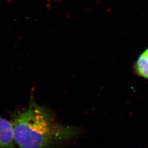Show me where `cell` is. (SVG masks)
Here are the masks:
<instances>
[{"label":"cell","instance_id":"3957f363","mask_svg":"<svg viewBox=\"0 0 148 148\" xmlns=\"http://www.w3.org/2000/svg\"><path fill=\"white\" fill-rule=\"evenodd\" d=\"M134 71L138 76L148 79V47L140 54L135 62Z\"/></svg>","mask_w":148,"mask_h":148},{"label":"cell","instance_id":"6da1fadb","mask_svg":"<svg viewBox=\"0 0 148 148\" xmlns=\"http://www.w3.org/2000/svg\"><path fill=\"white\" fill-rule=\"evenodd\" d=\"M11 123L19 148H57L79 133L76 127L59 123L51 111L34 101L16 114Z\"/></svg>","mask_w":148,"mask_h":148},{"label":"cell","instance_id":"7a4b0ae2","mask_svg":"<svg viewBox=\"0 0 148 148\" xmlns=\"http://www.w3.org/2000/svg\"><path fill=\"white\" fill-rule=\"evenodd\" d=\"M12 123L0 117V148H14Z\"/></svg>","mask_w":148,"mask_h":148}]
</instances>
